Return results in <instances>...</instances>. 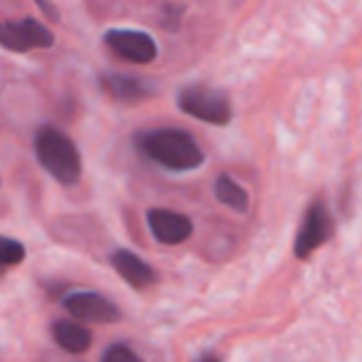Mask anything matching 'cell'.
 <instances>
[{"label":"cell","instance_id":"obj_5","mask_svg":"<svg viewBox=\"0 0 362 362\" xmlns=\"http://www.w3.org/2000/svg\"><path fill=\"white\" fill-rule=\"evenodd\" d=\"M105 42L115 55L134 65H149L156 57V42L151 35L139 30H110Z\"/></svg>","mask_w":362,"mask_h":362},{"label":"cell","instance_id":"obj_16","mask_svg":"<svg viewBox=\"0 0 362 362\" xmlns=\"http://www.w3.org/2000/svg\"><path fill=\"white\" fill-rule=\"evenodd\" d=\"M6 271H8V268L3 266V263H0V276H3V273H6Z\"/></svg>","mask_w":362,"mask_h":362},{"label":"cell","instance_id":"obj_6","mask_svg":"<svg viewBox=\"0 0 362 362\" xmlns=\"http://www.w3.org/2000/svg\"><path fill=\"white\" fill-rule=\"evenodd\" d=\"M330 233H332V218L327 214V209L322 204H313L305 216H303L300 231L296 236V256L308 258L315 248H320L330 238Z\"/></svg>","mask_w":362,"mask_h":362},{"label":"cell","instance_id":"obj_1","mask_svg":"<svg viewBox=\"0 0 362 362\" xmlns=\"http://www.w3.org/2000/svg\"><path fill=\"white\" fill-rule=\"evenodd\" d=\"M136 149L169 171H192L204 164V151L189 132L151 129L136 136Z\"/></svg>","mask_w":362,"mask_h":362},{"label":"cell","instance_id":"obj_15","mask_svg":"<svg viewBox=\"0 0 362 362\" xmlns=\"http://www.w3.org/2000/svg\"><path fill=\"white\" fill-rule=\"evenodd\" d=\"M202 362H218V360H216V357H204Z\"/></svg>","mask_w":362,"mask_h":362},{"label":"cell","instance_id":"obj_12","mask_svg":"<svg viewBox=\"0 0 362 362\" xmlns=\"http://www.w3.org/2000/svg\"><path fill=\"white\" fill-rule=\"evenodd\" d=\"M216 199L223 206L233 209V211H246L248 209V194L241 184L231 179V176H218L216 179Z\"/></svg>","mask_w":362,"mask_h":362},{"label":"cell","instance_id":"obj_4","mask_svg":"<svg viewBox=\"0 0 362 362\" xmlns=\"http://www.w3.org/2000/svg\"><path fill=\"white\" fill-rule=\"evenodd\" d=\"M55 42L52 33L35 18H23V21L0 23V45L11 52H28L42 50Z\"/></svg>","mask_w":362,"mask_h":362},{"label":"cell","instance_id":"obj_8","mask_svg":"<svg viewBox=\"0 0 362 362\" xmlns=\"http://www.w3.org/2000/svg\"><path fill=\"white\" fill-rule=\"evenodd\" d=\"M146 223H149L151 236L159 243H166V246L184 243L194 231L192 221L184 214L166 211V209H151V211H146Z\"/></svg>","mask_w":362,"mask_h":362},{"label":"cell","instance_id":"obj_2","mask_svg":"<svg viewBox=\"0 0 362 362\" xmlns=\"http://www.w3.org/2000/svg\"><path fill=\"white\" fill-rule=\"evenodd\" d=\"M35 156L55 181L72 187L82 176V156L75 141L55 127H42L35 136Z\"/></svg>","mask_w":362,"mask_h":362},{"label":"cell","instance_id":"obj_14","mask_svg":"<svg viewBox=\"0 0 362 362\" xmlns=\"http://www.w3.org/2000/svg\"><path fill=\"white\" fill-rule=\"evenodd\" d=\"M100 362H144V360H141V357L136 355L129 345H124V342H117V345L107 347Z\"/></svg>","mask_w":362,"mask_h":362},{"label":"cell","instance_id":"obj_10","mask_svg":"<svg viewBox=\"0 0 362 362\" xmlns=\"http://www.w3.org/2000/svg\"><path fill=\"white\" fill-rule=\"evenodd\" d=\"M52 337L62 350L72 352V355L87 352L92 345V332L80 320H57L52 325Z\"/></svg>","mask_w":362,"mask_h":362},{"label":"cell","instance_id":"obj_7","mask_svg":"<svg viewBox=\"0 0 362 362\" xmlns=\"http://www.w3.org/2000/svg\"><path fill=\"white\" fill-rule=\"evenodd\" d=\"M65 308L75 320L80 322H115L119 320V310L112 300L100 293H72L65 298Z\"/></svg>","mask_w":362,"mask_h":362},{"label":"cell","instance_id":"obj_11","mask_svg":"<svg viewBox=\"0 0 362 362\" xmlns=\"http://www.w3.org/2000/svg\"><path fill=\"white\" fill-rule=\"evenodd\" d=\"M102 87H105L115 100H122V102H134L149 95V87H146L144 82L134 80V77H127V75H105L102 77Z\"/></svg>","mask_w":362,"mask_h":362},{"label":"cell","instance_id":"obj_3","mask_svg":"<svg viewBox=\"0 0 362 362\" xmlns=\"http://www.w3.org/2000/svg\"><path fill=\"white\" fill-rule=\"evenodd\" d=\"M179 107L184 115L209 124H228L231 122V102L221 92L209 87H187L179 95Z\"/></svg>","mask_w":362,"mask_h":362},{"label":"cell","instance_id":"obj_13","mask_svg":"<svg viewBox=\"0 0 362 362\" xmlns=\"http://www.w3.org/2000/svg\"><path fill=\"white\" fill-rule=\"evenodd\" d=\"M23 261H25V246L16 238L0 236V263L6 268H13L21 266Z\"/></svg>","mask_w":362,"mask_h":362},{"label":"cell","instance_id":"obj_9","mask_svg":"<svg viewBox=\"0 0 362 362\" xmlns=\"http://www.w3.org/2000/svg\"><path fill=\"white\" fill-rule=\"evenodd\" d=\"M112 266H115V271L119 273L132 288H149L151 283L156 281L154 268L146 261H141L136 253L127 251V248L112 253Z\"/></svg>","mask_w":362,"mask_h":362}]
</instances>
